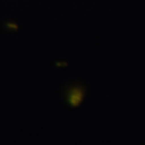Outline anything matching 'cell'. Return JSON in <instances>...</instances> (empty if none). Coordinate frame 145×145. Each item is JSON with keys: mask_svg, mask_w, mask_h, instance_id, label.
<instances>
[{"mask_svg": "<svg viewBox=\"0 0 145 145\" xmlns=\"http://www.w3.org/2000/svg\"><path fill=\"white\" fill-rule=\"evenodd\" d=\"M82 100H83V91L81 90V88H73L72 90L69 93L68 101H69L70 105L76 106L81 103Z\"/></svg>", "mask_w": 145, "mask_h": 145, "instance_id": "1", "label": "cell"}]
</instances>
